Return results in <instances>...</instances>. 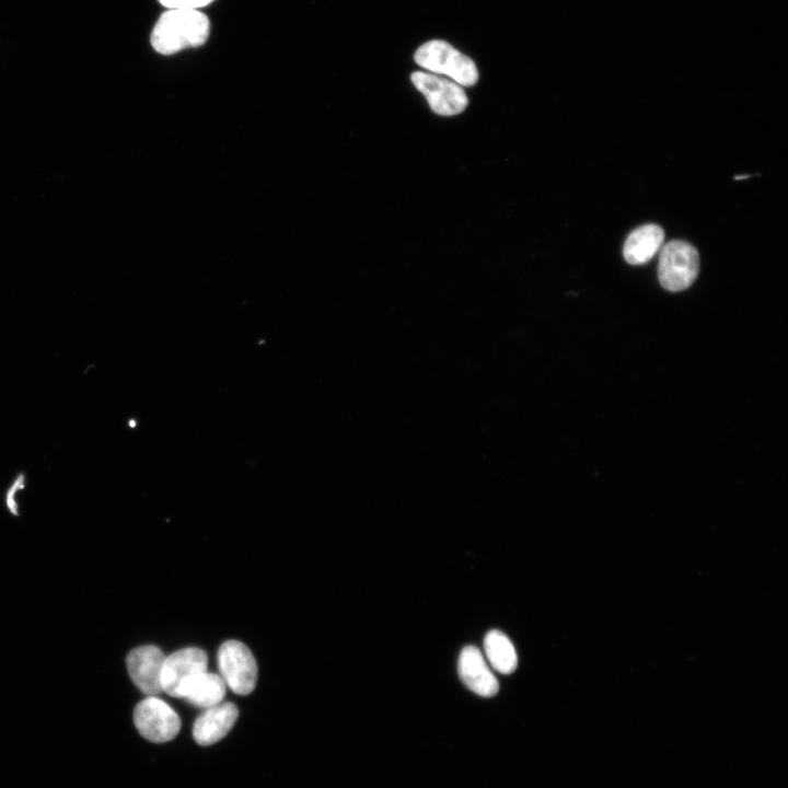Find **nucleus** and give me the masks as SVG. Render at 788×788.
I'll return each mask as SVG.
<instances>
[{"label":"nucleus","mask_w":788,"mask_h":788,"mask_svg":"<svg viewBox=\"0 0 788 788\" xmlns=\"http://www.w3.org/2000/svg\"><path fill=\"white\" fill-rule=\"evenodd\" d=\"M484 649L488 661L496 671L510 674L517 669L518 658L514 647L500 630H490L485 636Z\"/></svg>","instance_id":"obj_13"},{"label":"nucleus","mask_w":788,"mask_h":788,"mask_svg":"<svg viewBox=\"0 0 788 788\" xmlns=\"http://www.w3.org/2000/svg\"><path fill=\"white\" fill-rule=\"evenodd\" d=\"M410 79L416 89L425 95L430 108L438 115H457L468 104L463 88L452 80L424 71H415Z\"/></svg>","instance_id":"obj_7"},{"label":"nucleus","mask_w":788,"mask_h":788,"mask_svg":"<svg viewBox=\"0 0 788 788\" xmlns=\"http://www.w3.org/2000/svg\"><path fill=\"white\" fill-rule=\"evenodd\" d=\"M134 722L138 732L154 743L173 740L181 729L177 712L158 696H148L137 704Z\"/></svg>","instance_id":"obj_6"},{"label":"nucleus","mask_w":788,"mask_h":788,"mask_svg":"<svg viewBox=\"0 0 788 788\" xmlns=\"http://www.w3.org/2000/svg\"><path fill=\"white\" fill-rule=\"evenodd\" d=\"M213 0H159L166 9L198 10L210 4Z\"/></svg>","instance_id":"obj_14"},{"label":"nucleus","mask_w":788,"mask_h":788,"mask_svg":"<svg viewBox=\"0 0 788 788\" xmlns=\"http://www.w3.org/2000/svg\"><path fill=\"white\" fill-rule=\"evenodd\" d=\"M217 661L220 676L232 692L247 695L254 691L257 663L247 646L237 640H227L219 647Z\"/></svg>","instance_id":"obj_4"},{"label":"nucleus","mask_w":788,"mask_h":788,"mask_svg":"<svg viewBox=\"0 0 788 788\" xmlns=\"http://www.w3.org/2000/svg\"><path fill=\"white\" fill-rule=\"evenodd\" d=\"M208 657L196 647L177 650L165 656L161 670V688L167 695L184 698L192 682L207 671Z\"/></svg>","instance_id":"obj_5"},{"label":"nucleus","mask_w":788,"mask_h":788,"mask_svg":"<svg viewBox=\"0 0 788 788\" xmlns=\"http://www.w3.org/2000/svg\"><path fill=\"white\" fill-rule=\"evenodd\" d=\"M239 716L233 703H220L205 709L193 726V737L200 745H210L221 740L231 730Z\"/></svg>","instance_id":"obj_10"},{"label":"nucleus","mask_w":788,"mask_h":788,"mask_svg":"<svg viewBox=\"0 0 788 788\" xmlns=\"http://www.w3.org/2000/svg\"><path fill=\"white\" fill-rule=\"evenodd\" d=\"M210 22L199 10L169 9L159 18L151 32V45L162 55L198 47L209 36Z\"/></svg>","instance_id":"obj_1"},{"label":"nucleus","mask_w":788,"mask_h":788,"mask_svg":"<svg viewBox=\"0 0 788 788\" xmlns=\"http://www.w3.org/2000/svg\"><path fill=\"white\" fill-rule=\"evenodd\" d=\"M417 65L438 74H444L461 86H472L478 80L475 62L440 39L422 44L415 53Z\"/></svg>","instance_id":"obj_2"},{"label":"nucleus","mask_w":788,"mask_h":788,"mask_svg":"<svg viewBox=\"0 0 788 788\" xmlns=\"http://www.w3.org/2000/svg\"><path fill=\"white\" fill-rule=\"evenodd\" d=\"M225 686L220 674L206 671L192 682L184 698L196 707L207 709L223 700Z\"/></svg>","instance_id":"obj_12"},{"label":"nucleus","mask_w":788,"mask_h":788,"mask_svg":"<svg viewBox=\"0 0 788 788\" xmlns=\"http://www.w3.org/2000/svg\"><path fill=\"white\" fill-rule=\"evenodd\" d=\"M164 659L162 650L153 645L137 647L126 657L130 679L148 696L162 692L160 677Z\"/></svg>","instance_id":"obj_8"},{"label":"nucleus","mask_w":788,"mask_h":788,"mask_svg":"<svg viewBox=\"0 0 788 788\" xmlns=\"http://www.w3.org/2000/svg\"><path fill=\"white\" fill-rule=\"evenodd\" d=\"M457 671L462 682L475 694L483 697H491L497 694L498 681L476 647L463 648L459 657Z\"/></svg>","instance_id":"obj_9"},{"label":"nucleus","mask_w":788,"mask_h":788,"mask_svg":"<svg viewBox=\"0 0 788 788\" xmlns=\"http://www.w3.org/2000/svg\"><path fill=\"white\" fill-rule=\"evenodd\" d=\"M22 486H23V476H20V478L15 480L14 485L8 491L7 505L13 514H18L16 503L14 501V494Z\"/></svg>","instance_id":"obj_15"},{"label":"nucleus","mask_w":788,"mask_h":788,"mask_svg":"<svg viewBox=\"0 0 788 788\" xmlns=\"http://www.w3.org/2000/svg\"><path fill=\"white\" fill-rule=\"evenodd\" d=\"M664 232L657 224H645L635 229L626 239L623 255L630 265L649 262L663 245Z\"/></svg>","instance_id":"obj_11"},{"label":"nucleus","mask_w":788,"mask_h":788,"mask_svg":"<svg viewBox=\"0 0 788 788\" xmlns=\"http://www.w3.org/2000/svg\"><path fill=\"white\" fill-rule=\"evenodd\" d=\"M698 271L699 256L692 244L675 240L660 248L658 277L664 289L672 292L687 289Z\"/></svg>","instance_id":"obj_3"}]
</instances>
